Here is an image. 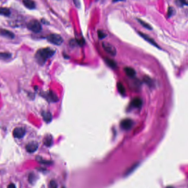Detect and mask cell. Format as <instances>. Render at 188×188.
Returning <instances> with one entry per match:
<instances>
[{
  "mask_svg": "<svg viewBox=\"0 0 188 188\" xmlns=\"http://www.w3.org/2000/svg\"><path fill=\"white\" fill-rule=\"evenodd\" d=\"M134 125V121L130 119H125L121 121L120 123L121 127L125 130L131 129Z\"/></svg>",
  "mask_w": 188,
  "mask_h": 188,
  "instance_id": "8992f818",
  "label": "cell"
},
{
  "mask_svg": "<svg viewBox=\"0 0 188 188\" xmlns=\"http://www.w3.org/2000/svg\"><path fill=\"white\" fill-rule=\"evenodd\" d=\"M103 48L108 53L112 56H115L116 54V50L114 46L107 42H103L102 43Z\"/></svg>",
  "mask_w": 188,
  "mask_h": 188,
  "instance_id": "277c9868",
  "label": "cell"
},
{
  "mask_svg": "<svg viewBox=\"0 0 188 188\" xmlns=\"http://www.w3.org/2000/svg\"><path fill=\"white\" fill-rule=\"evenodd\" d=\"M41 22L43 23V24H45V25H49V22H48L46 20H45V19H42L41 20Z\"/></svg>",
  "mask_w": 188,
  "mask_h": 188,
  "instance_id": "d4e9b609",
  "label": "cell"
},
{
  "mask_svg": "<svg viewBox=\"0 0 188 188\" xmlns=\"http://www.w3.org/2000/svg\"><path fill=\"white\" fill-rule=\"evenodd\" d=\"M26 151L29 153H33L37 150L38 148V144L35 141H31L27 144Z\"/></svg>",
  "mask_w": 188,
  "mask_h": 188,
  "instance_id": "52a82bcc",
  "label": "cell"
},
{
  "mask_svg": "<svg viewBox=\"0 0 188 188\" xmlns=\"http://www.w3.org/2000/svg\"><path fill=\"white\" fill-rule=\"evenodd\" d=\"M55 53V50L50 48L41 49L37 51L35 54V58L38 63L42 65L44 64L48 59L52 57Z\"/></svg>",
  "mask_w": 188,
  "mask_h": 188,
  "instance_id": "6da1fadb",
  "label": "cell"
},
{
  "mask_svg": "<svg viewBox=\"0 0 188 188\" xmlns=\"http://www.w3.org/2000/svg\"><path fill=\"white\" fill-rule=\"evenodd\" d=\"M138 22L145 28H146L147 29H149V30H152V27L149 24H148L147 23H146V22L144 21L143 20L140 19V18L138 19Z\"/></svg>",
  "mask_w": 188,
  "mask_h": 188,
  "instance_id": "ac0fdd59",
  "label": "cell"
},
{
  "mask_svg": "<svg viewBox=\"0 0 188 188\" xmlns=\"http://www.w3.org/2000/svg\"><path fill=\"white\" fill-rule=\"evenodd\" d=\"M50 187L51 188H57V185L55 182L54 181H51L50 183Z\"/></svg>",
  "mask_w": 188,
  "mask_h": 188,
  "instance_id": "7402d4cb",
  "label": "cell"
},
{
  "mask_svg": "<svg viewBox=\"0 0 188 188\" xmlns=\"http://www.w3.org/2000/svg\"><path fill=\"white\" fill-rule=\"evenodd\" d=\"M42 114L43 119L46 122L49 123L52 120V115L50 112H43V113H42Z\"/></svg>",
  "mask_w": 188,
  "mask_h": 188,
  "instance_id": "4fadbf2b",
  "label": "cell"
},
{
  "mask_svg": "<svg viewBox=\"0 0 188 188\" xmlns=\"http://www.w3.org/2000/svg\"><path fill=\"white\" fill-rule=\"evenodd\" d=\"M117 88H118V91L120 94L123 95H124L125 94V89L124 88V87L122 83L119 82L117 84Z\"/></svg>",
  "mask_w": 188,
  "mask_h": 188,
  "instance_id": "e0dca14e",
  "label": "cell"
},
{
  "mask_svg": "<svg viewBox=\"0 0 188 188\" xmlns=\"http://www.w3.org/2000/svg\"><path fill=\"white\" fill-rule=\"evenodd\" d=\"M26 131L23 127H16L13 130V135L14 138H23L25 135Z\"/></svg>",
  "mask_w": 188,
  "mask_h": 188,
  "instance_id": "5b68a950",
  "label": "cell"
},
{
  "mask_svg": "<svg viewBox=\"0 0 188 188\" xmlns=\"http://www.w3.org/2000/svg\"><path fill=\"white\" fill-rule=\"evenodd\" d=\"M178 1L182 5L188 6V0H178Z\"/></svg>",
  "mask_w": 188,
  "mask_h": 188,
  "instance_id": "603a6c76",
  "label": "cell"
},
{
  "mask_svg": "<svg viewBox=\"0 0 188 188\" xmlns=\"http://www.w3.org/2000/svg\"><path fill=\"white\" fill-rule=\"evenodd\" d=\"M123 0H113V2H118V1H122Z\"/></svg>",
  "mask_w": 188,
  "mask_h": 188,
  "instance_id": "4316f807",
  "label": "cell"
},
{
  "mask_svg": "<svg viewBox=\"0 0 188 188\" xmlns=\"http://www.w3.org/2000/svg\"><path fill=\"white\" fill-rule=\"evenodd\" d=\"M106 62L109 67H112L113 69H115V68L116 67V66H117L116 63L113 60L107 58L106 59Z\"/></svg>",
  "mask_w": 188,
  "mask_h": 188,
  "instance_id": "2e32d148",
  "label": "cell"
},
{
  "mask_svg": "<svg viewBox=\"0 0 188 188\" xmlns=\"http://www.w3.org/2000/svg\"><path fill=\"white\" fill-rule=\"evenodd\" d=\"M124 71L127 76L130 77H134L136 75V71L135 70L130 67H126L124 68Z\"/></svg>",
  "mask_w": 188,
  "mask_h": 188,
  "instance_id": "7c38bea8",
  "label": "cell"
},
{
  "mask_svg": "<svg viewBox=\"0 0 188 188\" xmlns=\"http://www.w3.org/2000/svg\"><path fill=\"white\" fill-rule=\"evenodd\" d=\"M174 14V9L173 7H170L168 8V17H170Z\"/></svg>",
  "mask_w": 188,
  "mask_h": 188,
  "instance_id": "44dd1931",
  "label": "cell"
},
{
  "mask_svg": "<svg viewBox=\"0 0 188 188\" xmlns=\"http://www.w3.org/2000/svg\"><path fill=\"white\" fill-rule=\"evenodd\" d=\"M97 33H98V38H99L100 39H103L106 37V34L103 31H98L97 32Z\"/></svg>",
  "mask_w": 188,
  "mask_h": 188,
  "instance_id": "ffe728a7",
  "label": "cell"
},
{
  "mask_svg": "<svg viewBox=\"0 0 188 188\" xmlns=\"http://www.w3.org/2000/svg\"><path fill=\"white\" fill-rule=\"evenodd\" d=\"M74 3H75V4L76 6L78 7L79 5H80L79 0H74Z\"/></svg>",
  "mask_w": 188,
  "mask_h": 188,
  "instance_id": "cb8c5ba5",
  "label": "cell"
},
{
  "mask_svg": "<svg viewBox=\"0 0 188 188\" xmlns=\"http://www.w3.org/2000/svg\"><path fill=\"white\" fill-rule=\"evenodd\" d=\"M52 143V138L50 135H48L44 139V144L47 147H50Z\"/></svg>",
  "mask_w": 188,
  "mask_h": 188,
  "instance_id": "5bb4252c",
  "label": "cell"
},
{
  "mask_svg": "<svg viewBox=\"0 0 188 188\" xmlns=\"http://www.w3.org/2000/svg\"><path fill=\"white\" fill-rule=\"evenodd\" d=\"M131 104L135 108H140L142 106V100L139 98H135L132 101Z\"/></svg>",
  "mask_w": 188,
  "mask_h": 188,
  "instance_id": "8fae6325",
  "label": "cell"
},
{
  "mask_svg": "<svg viewBox=\"0 0 188 188\" xmlns=\"http://www.w3.org/2000/svg\"><path fill=\"white\" fill-rule=\"evenodd\" d=\"M12 55L8 52H1L0 57L1 59H8L11 58Z\"/></svg>",
  "mask_w": 188,
  "mask_h": 188,
  "instance_id": "d6986e66",
  "label": "cell"
},
{
  "mask_svg": "<svg viewBox=\"0 0 188 188\" xmlns=\"http://www.w3.org/2000/svg\"><path fill=\"white\" fill-rule=\"evenodd\" d=\"M27 28L31 31L34 32V33H38L40 32L42 29V25H40V22L35 19H33L30 20L28 23H27Z\"/></svg>",
  "mask_w": 188,
  "mask_h": 188,
  "instance_id": "7a4b0ae2",
  "label": "cell"
},
{
  "mask_svg": "<svg viewBox=\"0 0 188 188\" xmlns=\"http://www.w3.org/2000/svg\"><path fill=\"white\" fill-rule=\"evenodd\" d=\"M1 35L2 37L8 38V39H13L14 37V34L12 32L3 29H2L1 30Z\"/></svg>",
  "mask_w": 188,
  "mask_h": 188,
  "instance_id": "9c48e42d",
  "label": "cell"
},
{
  "mask_svg": "<svg viewBox=\"0 0 188 188\" xmlns=\"http://www.w3.org/2000/svg\"><path fill=\"white\" fill-rule=\"evenodd\" d=\"M0 13L1 15L4 16H9L11 14V11L10 9L6 7L1 8Z\"/></svg>",
  "mask_w": 188,
  "mask_h": 188,
  "instance_id": "9a60e30c",
  "label": "cell"
},
{
  "mask_svg": "<svg viewBox=\"0 0 188 188\" xmlns=\"http://www.w3.org/2000/svg\"><path fill=\"white\" fill-rule=\"evenodd\" d=\"M138 34L140 35V36H141V37H142V38H144V39H145L147 42H148L150 43V44L153 45V46H156V47H157V48H160L159 46L158 45V44L155 42V40H154L152 38L150 37L148 35L145 34L144 33H142V32H141V31H138Z\"/></svg>",
  "mask_w": 188,
  "mask_h": 188,
  "instance_id": "ba28073f",
  "label": "cell"
},
{
  "mask_svg": "<svg viewBox=\"0 0 188 188\" xmlns=\"http://www.w3.org/2000/svg\"><path fill=\"white\" fill-rule=\"evenodd\" d=\"M23 3L25 7L29 10H33L35 8V3L33 0H23Z\"/></svg>",
  "mask_w": 188,
  "mask_h": 188,
  "instance_id": "30bf717a",
  "label": "cell"
},
{
  "mask_svg": "<svg viewBox=\"0 0 188 188\" xmlns=\"http://www.w3.org/2000/svg\"><path fill=\"white\" fill-rule=\"evenodd\" d=\"M8 188H16V185L14 184H11L8 186Z\"/></svg>",
  "mask_w": 188,
  "mask_h": 188,
  "instance_id": "484cf974",
  "label": "cell"
},
{
  "mask_svg": "<svg viewBox=\"0 0 188 188\" xmlns=\"http://www.w3.org/2000/svg\"><path fill=\"white\" fill-rule=\"evenodd\" d=\"M47 40L51 44L60 45L63 43V39L59 34H51L47 37Z\"/></svg>",
  "mask_w": 188,
  "mask_h": 188,
  "instance_id": "3957f363",
  "label": "cell"
}]
</instances>
